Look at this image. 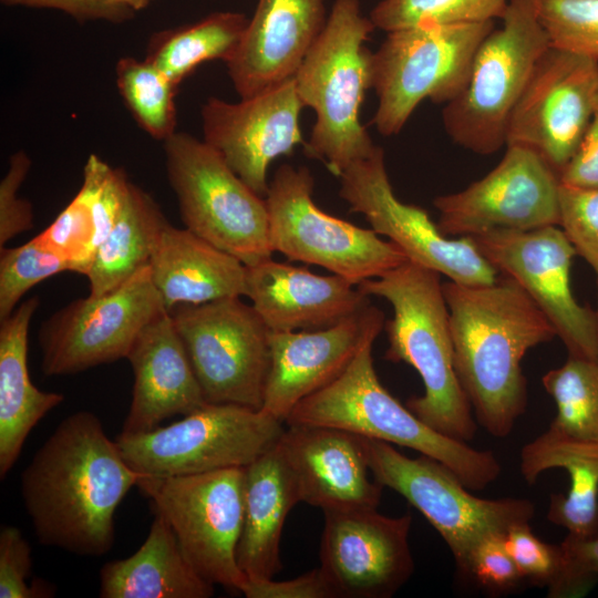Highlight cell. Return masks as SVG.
Here are the masks:
<instances>
[{"instance_id": "obj_39", "label": "cell", "mask_w": 598, "mask_h": 598, "mask_svg": "<svg viewBox=\"0 0 598 598\" xmlns=\"http://www.w3.org/2000/svg\"><path fill=\"white\" fill-rule=\"evenodd\" d=\"M559 227L598 276V188L560 185Z\"/></svg>"}, {"instance_id": "obj_2", "label": "cell", "mask_w": 598, "mask_h": 598, "mask_svg": "<svg viewBox=\"0 0 598 598\" xmlns=\"http://www.w3.org/2000/svg\"><path fill=\"white\" fill-rule=\"evenodd\" d=\"M458 381L478 424L495 437L514 429L527 403L522 360L556 330L512 278L492 283L443 282Z\"/></svg>"}, {"instance_id": "obj_33", "label": "cell", "mask_w": 598, "mask_h": 598, "mask_svg": "<svg viewBox=\"0 0 598 598\" xmlns=\"http://www.w3.org/2000/svg\"><path fill=\"white\" fill-rule=\"evenodd\" d=\"M248 21L240 12H214L194 24L163 33L146 60L177 86L198 64L215 59L226 62Z\"/></svg>"}, {"instance_id": "obj_44", "label": "cell", "mask_w": 598, "mask_h": 598, "mask_svg": "<svg viewBox=\"0 0 598 598\" xmlns=\"http://www.w3.org/2000/svg\"><path fill=\"white\" fill-rule=\"evenodd\" d=\"M505 535L484 539L472 553L465 574L491 591L514 588L522 575L505 545Z\"/></svg>"}, {"instance_id": "obj_10", "label": "cell", "mask_w": 598, "mask_h": 598, "mask_svg": "<svg viewBox=\"0 0 598 598\" xmlns=\"http://www.w3.org/2000/svg\"><path fill=\"white\" fill-rule=\"evenodd\" d=\"M362 437L377 482L402 495L440 534L461 571L474 549L493 535L529 524L534 505L524 498H480L441 462L421 454L412 458L390 443Z\"/></svg>"}, {"instance_id": "obj_34", "label": "cell", "mask_w": 598, "mask_h": 598, "mask_svg": "<svg viewBox=\"0 0 598 598\" xmlns=\"http://www.w3.org/2000/svg\"><path fill=\"white\" fill-rule=\"evenodd\" d=\"M546 392L556 405L549 430L580 441L598 442V359L568 355L545 373Z\"/></svg>"}, {"instance_id": "obj_16", "label": "cell", "mask_w": 598, "mask_h": 598, "mask_svg": "<svg viewBox=\"0 0 598 598\" xmlns=\"http://www.w3.org/2000/svg\"><path fill=\"white\" fill-rule=\"evenodd\" d=\"M482 256L515 280L548 318L568 355L598 359L595 310L577 302L570 287L576 249L559 226L497 229L470 237Z\"/></svg>"}, {"instance_id": "obj_1", "label": "cell", "mask_w": 598, "mask_h": 598, "mask_svg": "<svg viewBox=\"0 0 598 598\" xmlns=\"http://www.w3.org/2000/svg\"><path fill=\"white\" fill-rule=\"evenodd\" d=\"M140 476L94 413L66 416L20 476L39 543L81 556L105 555L115 539V511Z\"/></svg>"}, {"instance_id": "obj_36", "label": "cell", "mask_w": 598, "mask_h": 598, "mask_svg": "<svg viewBox=\"0 0 598 598\" xmlns=\"http://www.w3.org/2000/svg\"><path fill=\"white\" fill-rule=\"evenodd\" d=\"M508 0H381L370 12L373 25L382 31L423 23L468 24L503 17Z\"/></svg>"}, {"instance_id": "obj_28", "label": "cell", "mask_w": 598, "mask_h": 598, "mask_svg": "<svg viewBox=\"0 0 598 598\" xmlns=\"http://www.w3.org/2000/svg\"><path fill=\"white\" fill-rule=\"evenodd\" d=\"M39 305L24 300L0 321V477L17 463L25 440L41 419L64 401V395L39 390L28 370V333Z\"/></svg>"}, {"instance_id": "obj_31", "label": "cell", "mask_w": 598, "mask_h": 598, "mask_svg": "<svg viewBox=\"0 0 598 598\" xmlns=\"http://www.w3.org/2000/svg\"><path fill=\"white\" fill-rule=\"evenodd\" d=\"M520 473L528 484L551 468L570 478L566 494H553L547 518L575 537L598 535V442L580 441L549 429L520 451Z\"/></svg>"}, {"instance_id": "obj_5", "label": "cell", "mask_w": 598, "mask_h": 598, "mask_svg": "<svg viewBox=\"0 0 598 598\" xmlns=\"http://www.w3.org/2000/svg\"><path fill=\"white\" fill-rule=\"evenodd\" d=\"M367 344L346 371L292 410L287 425L331 426L412 448L447 466L473 491L495 482L501 464L491 451L476 450L426 425L379 380Z\"/></svg>"}, {"instance_id": "obj_41", "label": "cell", "mask_w": 598, "mask_h": 598, "mask_svg": "<svg viewBox=\"0 0 598 598\" xmlns=\"http://www.w3.org/2000/svg\"><path fill=\"white\" fill-rule=\"evenodd\" d=\"M32 569V549L22 532L6 525L0 530V597H49L52 591L45 585L29 586L27 579Z\"/></svg>"}, {"instance_id": "obj_7", "label": "cell", "mask_w": 598, "mask_h": 598, "mask_svg": "<svg viewBox=\"0 0 598 598\" xmlns=\"http://www.w3.org/2000/svg\"><path fill=\"white\" fill-rule=\"evenodd\" d=\"M495 21L468 24L423 23L386 33L372 52L373 116L384 136L401 132L424 101L446 104L464 89L474 54Z\"/></svg>"}, {"instance_id": "obj_29", "label": "cell", "mask_w": 598, "mask_h": 598, "mask_svg": "<svg viewBox=\"0 0 598 598\" xmlns=\"http://www.w3.org/2000/svg\"><path fill=\"white\" fill-rule=\"evenodd\" d=\"M128 182L122 169L90 155L76 196L37 237L66 259L73 272L86 275L122 210Z\"/></svg>"}, {"instance_id": "obj_23", "label": "cell", "mask_w": 598, "mask_h": 598, "mask_svg": "<svg viewBox=\"0 0 598 598\" xmlns=\"http://www.w3.org/2000/svg\"><path fill=\"white\" fill-rule=\"evenodd\" d=\"M327 17L326 0H258L238 47L226 61L240 99L293 78Z\"/></svg>"}, {"instance_id": "obj_12", "label": "cell", "mask_w": 598, "mask_h": 598, "mask_svg": "<svg viewBox=\"0 0 598 598\" xmlns=\"http://www.w3.org/2000/svg\"><path fill=\"white\" fill-rule=\"evenodd\" d=\"M136 487L154 514L172 527L186 559L206 581L240 590L247 576L237 547L244 520V468L154 476L141 474Z\"/></svg>"}, {"instance_id": "obj_19", "label": "cell", "mask_w": 598, "mask_h": 598, "mask_svg": "<svg viewBox=\"0 0 598 598\" xmlns=\"http://www.w3.org/2000/svg\"><path fill=\"white\" fill-rule=\"evenodd\" d=\"M378 508L326 511L320 568L338 598H389L412 576V516Z\"/></svg>"}, {"instance_id": "obj_15", "label": "cell", "mask_w": 598, "mask_h": 598, "mask_svg": "<svg viewBox=\"0 0 598 598\" xmlns=\"http://www.w3.org/2000/svg\"><path fill=\"white\" fill-rule=\"evenodd\" d=\"M339 178V195L350 212L362 214L371 229L388 237L410 261L458 283L485 285L497 279L498 271L470 237L445 236L425 209L394 195L380 146L349 165Z\"/></svg>"}, {"instance_id": "obj_27", "label": "cell", "mask_w": 598, "mask_h": 598, "mask_svg": "<svg viewBox=\"0 0 598 598\" xmlns=\"http://www.w3.org/2000/svg\"><path fill=\"white\" fill-rule=\"evenodd\" d=\"M300 502L295 477L278 445L244 467V520L237 561L248 578H274L281 570L285 522Z\"/></svg>"}, {"instance_id": "obj_30", "label": "cell", "mask_w": 598, "mask_h": 598, "mask_svg": "<svg viewBox=\"0 0 598 598\" xmlns=\"http://www.w3.org/2000/svg\"><path fill=\"white\" fill-rule=\"evenodd\" d=\"M102 598H209L214 585L186 559L169 524L158 514L147 537L131 556L100 570Z\"/></svg>"}, {"instance_id": "obj_6", "label": "cell", "mask_w": 598, "mask_h": 598, "mask_svg": "<svg viewBox=\"0 0 598 598\" xmlns=\"http://www.w3.org/2000/svg\"><path fill=\"white\" fill-rule=\"evenodd\" d=\"M538 3L508 0L501 27L475 52L464 89L444 104L443 127L458 146L487 156L506 145L512 112L550 47Z\"/></svg>"}, {"instance_id": "obj_46", "label": "cell", "mask_w": 598, "mask_h": 598, "mask_svg": "<svg viewBox=\"0 0 598 598\" xmlns=\"http://www.w3.org/2000/svg\"><path fill=\"white\" fill-rule=\"evenodd\" d=\"M559 179L569 187L598 188V97L588 127Z\"/></svg>"}, {"instance_id": "obj_45", "label": "cell", "mask_w": 598, "mask_h": 598, "mask_svg": "<svg viewBox=\"0 0 598 598\" xmlns=\"http://www.w3.org/2000/svg\"><path fill=\"white\" fill-rule=\"evenodd\" d=\"M239 591L247 598H338L320 567L287 580L247 577Z\"/></svg>"}, {"instance_id": "obj_17", "label": "cell", "mask_w": 598, "mask_h": 598, "mask_svg": "<svg viewBox=\"0 0 598 598\" xmlns=\"http://www.w3.org/2000/svg\"><path fill=\"white\" fill-rule=\"evenodd\" d=\"M559 175L534 151L506 145L499 163L466 188L434 198L448 237L559 226Z\"/></svg>"}, {"instance_id": "obj_35", "label": "cell", "mask_w": 598, "mask_h": 598, "mask_svg": "<svg viewBox=\"0 0 598 598\" xmlns=\"http://www.w3.org/2000/svg\"><path fill=\"white\" fill-rule=\"evenodd\" d=\"M116 83L145 132L163 142L175 133L176 85L159 69L148 60L122 58L116 65Z\"/></svg>"}, {"instance_id": "obj_32", "label": "cell", "mask_w": 598, "mask_h": 598, "mask_svg": "<svg viewBox=\"0 0 598 598\" xmlns=\"http://www.w3.org/2000/svg\"><path fill=\"white\" fill-rule=\"evenodd\" d=\"M167 224L156 202L130 182L122 210L85 275L90 296L115 289L146 266Z\"/></svg>"}, {"instance_id": "obj_8", "label": "cell", "mask_w": 598, "mask_h": 598, "mask_svg": "<svg viewBox=\"0 0 598 598\" xmlns=\"http://www.w3.org/2000/svg\"><path fill=\"white\" fill-rule=\"evenodd\" d=\"M164 152L185 228L245 266L272 256L265 197L204 140L175 132L164 141Z\"/></svg>"}, {"instance_id": "obj_22", "label": "cell", "mask_w": 598, "mask_h": 598, "mask_svg": "<svg viewBox=\"0 0 598 598\" xmlns=\"http://www.w3.org/2000/svg\"><path fill=\"white\" fill-rule=\"evenodd\" d=\"M277 445L301 502L323 512L378 508L383 486L371 480L360 435L331 426L288 425Z\"/></svg>"}, {"instance_id": "obj_18", "label": "cell", "mask_w": 598, "mask_h": 598, "mask_svg": "<svg viewBox=\"0 0 598 598\" xmlns=\"http://www.w3.org/2000/svg\"><path fill=\"white\" fill-rule=\"evenodd\" d=\"M597 97L598 62L549 47L512 112L506 145L534 151L560 175L588 127Z\"/></svg>"}, {"instance_id": "obj_49", "label": "cell", "mask_w": 598, "mask_h": 598, "mask_svg": "<svg viewBox=\"0 0 598 598\" xmlns=\"http://www.w3.org/2000/svg\"><path fill=\"white\" fill-rule=\"evenodd\" d=\"M598 277V276H597ZM597 289H598V279H597ZM596 312V320H597V336H598V300H597V309L595 310Z\"/></svg>"}, {"instance_id": "obj_14", "label": "cell", "mask_w": 598, "mask_h": 598, "mask_svg": "<svg viewBox=\"0 0 598 598\" xmlns=\"http://www.w3.org/2000/svg\"><path fill=\"white\" fill-rule=\"evenodd\" d=\"M165 310L148 264L109 292L71 301L39 330L42 372L74 374L126 359L141 331Z\"/></svg>"}, {"instance_id": "obj_48", "label": "cell", "mask_w": 598, "mask_h": 598, "mask_svg": "<svg viewBox=\"0 0 598 598\" xmlns=\"http://www.w3.org/2000/svg\"><path fill=\"white\" fill-rule=\"evenodd\" d=\"M103 3L128 9L133 12L146 8L153 0H97Z\"/></svg>"}, {"instance_id": "obj_21", "label": "cell", "mask_w": 598, "mask_h": 598, "mask_svg": "<svg viewBox=\"0 0 598 598\" xmlns=\"http://www.w3.org/2000/svg\"><path fill=\"white\" fill-rule=\"evenodd\" d=\"M384 313L372 303L324 329L270 331L271 367L260 409L286 420L307 396L339 378L384 328Z\"/></svg>"}, {"instance_id": "obj_40", "label": "cell", "mask_w": 598, "mask_h": 598, "mask_svg": "<svg viewBox=\"0 0 598 598\" xmlns=\"http://www.w3.org/2000/svg\"><path fill=\"white\" fill-rule=\"evenodd\" d=\"M559 566L547 586L549 598H579L598 584V535H567L558 545Z\"/></svg>"}, {"instance_id": "obj_3", "label": "cell", "mask_w": 598, "mask_h": 598, "mask_svg": "<svg viewBox=\"0 0 598 598\" xmlns=\"http://www.w3.org/2000/svg\"><path fill=\"white\" fill-rule=\"evenodd\" d=\"M440 276L408 260L358 287L392 306L393 317L384 323L389 341L384 358L411 365L424 388L423 394L410 398L406 406L430 427L467 443L475 436L477 423L455 371Z\"/></svg>"}, {"instance_id": "obj_13", "label": "cell", "mask_w": 598, "mask_h": 598, "mask_svg": "<svg viewBox=\"0 0 598 598\" xmlns=\"http://www.w3.org/2000/svg\"><path fill=\"white\" fill-rule=\"evenodd\" d=\"M207 403L260 410L270 330L251 305L227 297L169 311Z\"/></svg>"}, {"instance_id": "obj_37", "label": "cell", "mask_w": 598, "mask_h": 598, "mask_svg": "<svg viewBox=\"0 0 598 598\" xmlns=\"http://www.w3.org/2000/svg\"><path fill=\"white\" fill-rule=\"evenodd\" d=\"M0 249V321L17 309L33 286L62 271H72L71 264L37 236L18 247Z\"/></svg>"}, {"instance_id": "obj_4", "label": "cell", "mask_w": 598, "mask_h": 598, "mask_svg": "<svg viewBox=\"0 0 598 598\" xmlns=\"http://www.w3.org/2000/svg\"><path fill=\"white\" fill-rule=\"evenodd\" d=\"M374 29L359 0H336L293 76L301 103L316 114L306 153L338 177L377 146L360 121L372 89V52L364 43Z\"/></svg>"}, {"instance_id": "obj_47", "label": "cell", "mask_w": 598, "mask_h": 598, "mask_svg": "<svg viewBox=\"0 0 598 598\" xmlns=\"http://www.w3.org/2000/svg\"><path fill=\"white\" fill-rule=\"evenodd\" d=\"M6 4L47 8L62 11L78 21L106 20L123 22L133 11L103 3L97 0H1Z\"/></svg>"}, {"instance_id": "obj_42", "label": "cell", "mask_w": 598, "mask_h": 598, "mask_svg": "<svg viewBox=\"0 0 598 598\" xmlns=\"http://www.w3.org/2000/svg\"><path fill=\"white\" fill-rule=\"evenodd\" d=\"M505 545L523 578L548 586L559 566V547L540 540L529 524L512 527Z\"/></svg>"}, {"instance_id": "obj_11", "label": "cell", "mask_w": 598, "mask_h": 598, "mask_svg": "<svg viewBox=\"0 0 598 598\" xmlns=\"http://www.w3.org/2000/svg\"><path fill=\"white\" fill-rule=\"evenodd\" d=\"M285 430L260 410L207 403L169 425L121 432L115 442L134 471L177 476L244 468L275 447Z\"/></svg>"}, {"instance_id": "obj_9", "label": "cell", "mask_w": 598, "mask_h": 598, "mask_svg": "<svg viewBox=\"0 0 598 598\" xmlns=\"http://www.w3.org/2000/svg\"><path fill=\"white\" fill-rule=\"evenodd\" d=\"M315 179L307 167L277 168L265 196L269 245L290 261L316 265L359 285L409 259L371 228L334 217L312 199Z\"/></svg>"}, {"instance_id": "obj_26", "label": "cell", "mask_w": 598, "mask_h": 598, "mask_svg": "<svg viewBox=\"0 0 598 598\" xmlns=\"http://www.w3.org/2000/svg\"><path fill=\"white\" fill-rule=\"evenodd\" d=\"M148 265L167 311L181 305L244 296L246 266L187 228L168 223Z\"/></svg>"}, {"instance_id": "obj_20", "label": "cell", "mask_w": 598, "mask_h": 598, "mask_svg": "<svg viewBox=\"0 0 598 598\" xmlns=\"http://www.w3.org/2000/svg\"><path fill=\"white\" fill-rule=\"evenodd\" d=\"M303 107L293 78L236 103L210 97L200 112L204 142L265 197L271 162L302 143L299 116Z\"/></svg>"}, {"instance_id": "obj_24", "label": "cell", "mask_w": 598, "mask_h": 598, "mask_svg": "<svg viewBox=\"0 0 598 598\" xmlns=\"http://www.w3.org/2000/svg\"><path fill=\"white\" fill-rule=\"evenodd\" d=\"M244 296L269 330L280 332L329 328L371 303L341 276L317 275L271 257L246 266Z\"/></svg>"}, {"instance_id": "obj_38", "label": "cell", "mask_w": 598, "mask_h": 598, "mask_svg": "<svg viewBox=\"0 0 598 598\" xmlns=\"http://www.w3.org/2000/svg\"><path fill=\"white\" fill-rule=\"evenodd\" d=\"M550 47L598 62V0H539Z\"/></svg>"}, {"instance_id": "obj_25", "label": "cell", "mask_w": 598, "mask_h": 598, "mask_svg": "<svg viewBox=\"0 0 598 598\" xmlns=\"http://www.w3.org/2000/svg\"><path fill=\"white\" fill-rule=\"evenodd\" d=\"M126 359L134 385L122 433L148 432L168 417L207 404L169 311L141 331Z\"/></svg>"}, {"instance_id": "obj_43", "label": "cell", "mask_w": 598, "mask_h": 598, "mask_svg": "<svg viewBox=\"0 0 598 598\" xmlns=\"http://www.w3.org/2000/svg\"><path fill=\"white\" fill-rule=\"evenodd\" d=\"M31 161L20 151L10 157L9 169L0 183V248L33 227V210L30 202L18 196Z\"/></svg>"}]
</instances>
